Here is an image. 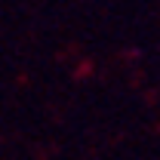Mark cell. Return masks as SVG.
I'll return each mask as SVG.
<instances>
[]
</instances>
